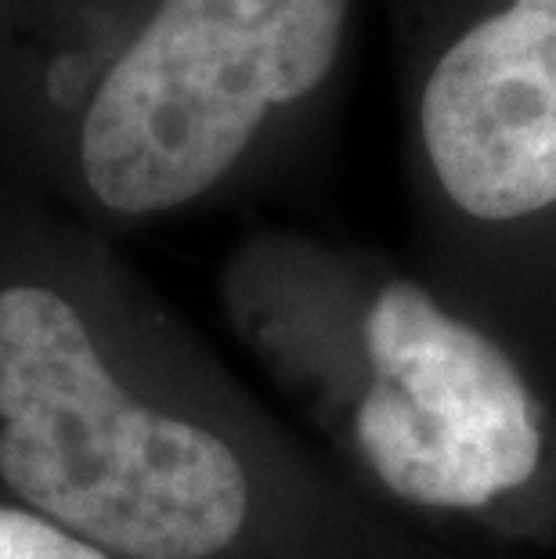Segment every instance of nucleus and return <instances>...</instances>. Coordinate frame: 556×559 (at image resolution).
I'll list each match as a JSON object with an SVG mask.
<instances>
[{
    "mask_svg": "<svg viewBox=\"0 0 556 559\" xmlns=\"http://www.w3.org/2000/svg\"><path fill=\"white\" fill-rule=\"evenodd\" d=\"M362 0H0V174L98 231L253 174L347 66Z\"/></svg>",
    "mask_w": 556,
    "mask_h": 559,
    "instance_id": "1",
    "label": "nucleus"
},
{
    "mask_svg": "<svg viewBox=\"0 0 556 559\" xmlns=\"http://www.w3.org/2000/svg\"><path fill=\"white\" fill-rule=\"evenodd\" d=\"M109 235L0 174V502L113 559H224L253 516L239 448L159 397Z\"/></svg>",
    "mask_w": 556,
    "mask_h": 559,
    "instance_id": "2",
    "label": "nucleus"
},
{
    "mask_svg": "<svg viewBox=\"0 0 556 559\" xmlns=\"http://www.w3.org/2000/svg\"><path fill=\"white\" fill-rule=\"evenodd\" d=\"M423 181L484 235L556 221V0H383Z\"/></svg>",
    "mask_w": 556,
    "mask_h": 559,
    "instance_id": "3",
    "label": "nucleus"
},
{
    "mask_svg": "<svg viewBox=\"0 0 556 559\" xmlns=\"http://www.w3.org/2000/svg\"><path fill=\"white\" fill-rule=\"evenodd\" d=\"M362 343L372 376L351 415L354 444L398 498L481 509L535 473L542 426L524 379L423 285L383 282Z\"/></svg>",
    "mask_w": 556,
    "mask_h": 559,
    "instance_id": "4",
    "label": "nucleus"
},
{
    "mask_svg": "<svg viewBox=\"0 0 556 559\" xmlns=\"http://www.w3.org/2000/svg\"><path fill=\"white\" fill-rule=\"evenodd\" d=\"M0 559H113L26 509L0 502Z\"/></svg>",
    "mask_w": 556,
    "mask_h": 559,
    "instance_id": "5",
    "label": "nucleus"
}]
</instances>
